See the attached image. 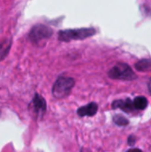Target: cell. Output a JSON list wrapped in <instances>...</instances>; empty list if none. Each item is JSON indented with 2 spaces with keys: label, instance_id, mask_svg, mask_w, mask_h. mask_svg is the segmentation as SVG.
Listing matches in <instances>:
<instances>
[{
  "label": "cell",
  "instance_id": "1",
  "mask_svg": "<svg viewBox=\"0 0 151 152\" xmlns=\"http://www.w3.org/2000/svg\"><path fill=\"white\" fill-rule=\"evenodd\" d=\"M96 30L93 28H81L76 29L61 30L58 34V38L62 42H69L74 40H84L95 35Z\"/></svg>",
  "mask_w": 151,
  "mask_h": 152
},
{
  "label": "cell",
  "instance_id": "2",
  "mask_svg": "<svg viewBox=\"0 0 151 152\" xmlns=\"http://www.w3.org/2000/svg\"><path fill=\"white\" fill-rule=\"evenodd\" d=\"M74 86V78L69 77H60L57 78L53 86V95L57 99L65 98L71 93Z\"/></svg>",
  "mask_w": 151,
  "mask_h": 152
},
{
  "label": "cell",
  "instance_id": "3",
  "mask_svg": "<svg viewBox=\"0 0 151 152\" xmlns=\"http://www.w3.org/2000/svg\"><path fill=\"white\" fill-rule=\"evenodd\" d=\"M109 77L113 79L120 80H133L136 78L135 73L133 71L131 67L125 63H117L109 71Z\"/></svg>",
  "mask_w": 151,
  "mask_h": 152
},
{
  "label": "cell",
  "instance_id": "4",
  "mask_svg": "<svg viewBox=\"0 0 151 152\" xmlns=\"http://www.w3.org/2000/svg\"><path fill=\"white\" fill-rule=\"evenodd\" d=\"M53 33V31L51 28L44 24H36L31 28L28 34V39L34 44H39L49 39Z\"/></svg>",
  "mask_w": 151,
  "mask_h": 152
},
{
  "label": "cell",
  "instance_id": "5",
  "mask_svg": "<svg viewBox=\"0 0 151 152\" xmlns=\"http://www.w3.org/2000/svg\"><path fill=\"white\" fill-rule=\"evenodd\" d=\"M32 104H33L34 110L38 116H42L44 114L46 110V102L45 100L43 97H41L38 94H35L34 99L32 101Z\"/></svg>",
  "mask_w": 151,
  "mask_h": 152
},
{
  "label": "cell",
  "instance_id": "6",
  "mask_svg": "<svg viewBox=\"0 0 151 152\" xmlns=\"http://www.w3.org/2000/svg\"><path fill=\"white\" fill-rule=\"evenodd\" d=\"M112 108L113 109H120L125 112H131L134 110L133 102L130 99H125V100H117L115 101L112 103Z\"/></svg>",
  "mask_w": 151,
  "mask_h": 152
},
{
  "label": "cell",
  "instance_id": "7",
  "mask_svg": "<svg viewBox=\"0 0 151 152\" xmlns=\"http://www.w3.org/2000/svg\"><path fill=\"white\" fill-rule=\"evenodd\" d=\"M98 111V105L95 102H91L86 106L81 107L77 110V114L80 117H92L94 116Z\"/></svg>",
  "mask_w": 151,
  "mask_h": 152
},
{
  "label": "cell",
  "instance_id": "8",
  "mask_svg": "<svg viewBox=\"0 0 151 152\" xmlns=\"http://www.w3.org/2000/svg\"><path fill=\"white\" fill-rule=\"evenodd\" d=\"M11 45H12L11 39H5L0 42V61H3L8 55L9 51L11 49Z\"/></svg>",
  "mask_w": 151,
  "mask_h": 152
},
{
  "label": "cell",
  "instance_id": "9",
  "mask_svg": "<svg viewBox=\"0 0 151 152\" xmlns=\"http://www.w3.org/2000/svg\"><path fill=\"white\" fill-rule=\"evenodd\" d=\"M133 104L134 109L139 110H145L147 108L148 101L144 96H138L133 100Z\"/></svg>",
  "mask_w": 151,
  "mask_h": 152
},
{
  "label": "cell",
  "instance_id": "10",
  "mask_svg": "<svg viewBox=\"0 0 151 152\" xmlns=\"http://www.w3.org/2000/svg\"><path fill=\"white\" fill-rule=\"evenodd\" d=\"M136 69L138 70H141V71H145V70H148L151 68V60L149 59H144V60H142L140 61H138L135 65Z\"/></svg>",
  "mask_w": 151,
  "mask_h": 152
},
{
  "label": "cell",
  "instance_id": "11",
  "mask_svg": "<svg viewBox=\"0 0 151 152\" xmlns=\"http://www.w3.org/2000/svg\"><path fill=\"white\" fill-rule=\"evenodd\" d=\"M113 121L118 126H126L129 124V120L126 119L125 117H123L121 115H116V116H114Z\"/></svg>",
  "mask_w": 151,
  "mask_h": 152
},
{
  "label": "cell",
  "instance_id": "12",
  "mask_svg": "<svg viewBox=\"0 0 151 152\" xmlns=\"http://www.w3.org/2000/svg\"><path fill=\"white\" fill-rule=\"evenodd\" d=\"M136 142V138L134 135H130L129 138H128V144L130 146H133Z\"/></svg>",
  "mask_w": 151,
  "mask_h": 152
},
{
  "label": "cell",
  "instance_id": "13",
  "mask_svg": "<svg viewBox=\"0 0 151 152\" xmlns=\"http://www.w3.org/2000/svg\"><path fill=\"white\" fill-rule=\"evenodd\" d=\"M126 152H142V151H141L140 149H131Z\"/></svg>",
  "mask_w": 151,
  "mask_h": 152
},
{
  "label": "cell",
  "instance_id": "14",
  "mask_svg": "<svg viewBox=\"0 0 151 152\" xmlns=\"http://www.w3.org/2000/svg\"><path fill=\"white\" fill-rule=\"evenodd\" d=\"M148 87H149V91H150V94H151V78L150 79V81H149Z\"/></svg>",
  "mask_w": 151,
  "mask_h": 152
},
{
  "label": "cell",
  "instance_id": "15",
  "mask_svg": "<svg viewBox=\"0 0 151 152\" xmlns=\"http://www.w3.org/2000/svg\"><path fill=\"white\" fill-rule=\"evenodd\" d=\"M80 152H91L89 150H87V149H85V148H82L81 149V151Z\"/></svg>",
  "mask_w": 151,
  "mask_h": 152
}]
</instances>
